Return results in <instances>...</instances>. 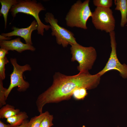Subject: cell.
Segmentation results:
<instances>
[{
  "label": "cell",
  "mask_w": 127,
  "mask_h": 127,
  "mask_svg": "<svg viewBox=\"0 0 127 127\" xmlns=\"http://www.w3.org/2000/svg\"><path fill=\"white\" fill-rule=\"evenodd\" d=\"M114 4L116 6L115 10L121 12L120 25L123 27L127 23V0H115Z\"/></svg>",
  "instance_id": "8fae6325"
},
{
  "label": "cell",
  "mask_w": 127,
  "mask_h": 127,
  "mask_svg": "<svg viewBox=\"0 0 127 127\" xmlns=\"http://www.w3.org/2000/svg\"><path fill=\"white\" fill-rule=\"evenodd\" d=\"M92 22L97 29L110 33L114 31L115 20L110 8L96 7L92 12Z\"/></svg>",
  "instance_id": "52a82bcc"
},
{
  "label": "cell",
  "mask_w": 127,
  "mask_h": 127,
  "mask_svg": "<svg viewBox=\"0 0 127 127\" xmlns=\"http://www.w3.org/2000/svg\"><path fill=\"white\" fill-rule=\"evenodd\" d=\"M8 50L4 48H0V59L4 58L6 55L9 53Z\"/></svg>",
  "instance_id": "44dd1931"
},
{
  "label": "cell",
  "mask_w": 127,
  "mask_h": 127,
  "mask_svg": "<svg viewBox=\"0 0 127 127\" xmlns=\"http://www.w3.org/2000/svg\"><path fill=\"white\" fill-rule=\"evenodd\" d=\"M49 112L48 111L42 113L38 116H35L29 121L27 127H40L41 123L44 117Z\"/></svg>",
  "instance_id": "9a60e30c"
},
{
  "label": "cell",
  "mask_w": 127,
  "mask_h": 127,
  "mask_svg": "<svg viewBox=\"0 0 127 127\" xmlns=\"http://www.w3.org/2000/svg\"><path fill=\"white\" fill-rule=\"evenodd\" d=\"M9 62V61L6 57L0 59V79L3 81L5 77V65Z\"/></svg>",
  "instance_id": "ffe728a7"
},
{
  "label": "cell",
  "mask_w": 127,
  "mask_h": 127,
  "mask_svg": "<svg viewBox=\"0 0 127 127\" xmlns=\"http://www.w3.org/2000/svg\"><path fill=\"white\" fill-rule=\"evenodd\" d=\"M71 45V61L78 62L77 68L79 72L88 71L92 69L96 58L95 48L92 46L84 47L78 43Z\"/></svg>",
  "instance_id": "277c9868"
},
{
  "label": "cell",
  "mask_w": 127,
  "mask_h": 127,
  "mask_svg": "<svg viewBox=\"0 0 127 127\" xmlns=\"http://www.w3.org/2000/svg\"><path fill=\"white\" fill-rule=\"evenodd\" d=\"M11 37H6L2 36L1 35H0V40H9L11 39Z\"/></svg>",
  "instance_id": "603a6c76"
},
{
  "label": "cell",
  "mask_w": 127,
  "mask_h": 127,
  "mask_svg": "<svg viewBox=\"0 0 127 127\" xmlns=\"http://www.w3.org/2000/svg\"><path fill=\"white\" fill-rule=\"evenodd\" d=\"M44 18L46 22L49 23L52 31L51 34L55 36L58 44L61 45L64 48L68 44H75L77 43L73 33L69 30L59 25L58 20L55 18L52 13L48 12Z\"/></svg>",
  "instance_id": "5b68a950"
},
{
  "label": "cell",
  "mask_w": 127,
  "mask_h": 127,
  "mask_svg": "<svg viewBox=\"0 0 127 127\" xmlns=\"http://www.w3.org/2000/svg\"><path fill=\"white\" fill-rule=\"evenodd\" d=\"M0 127H11L10 124H6L0 121Z\"/></svg>",
  "instance_id": "cb8c5ba5"
},
{
  "label": "cell",
  "mask_w": 127,
  "mask_h": 127,
  "mask_svg": "<svg viewBox=\"0 0 127 127\" xmlns=\"http://www.w3.org/2000/svg\"><path fill=\"white\" fill-rule=\"evenodd\" d=\"M38 24L36 20H34L28 27L25 28H19L14 27L12 28L13 31L7 33H2L1 35L6 37H10L12 36H18L23 38L25 40L26 44L32 45L31 40L32 32L34 30H37Z\"/></svg>",
  "instance_id": "9c48e42d"
},
{
  "label": "cell",
  "mask_w": 127,
  "mask_h": 127,
  "mask_svg": "<svg viewBox=\"0 0 127 127\" xmlns=\"http://www.w3.org/2000/svg\"><path fill=\"white\" fill-rule=\"evenodd\" d=\"M101 76L98 73L91 75L89 71L79 72L72 76L56 72L51 86L37 99L38 111L41 114L46 104L69 99L77 89L83 88L90 90L96 88L99 83Z\"/></svg>",
  "instance_id": "6da1fadb"
},
{
  "label": "cell",
  "mask_w": 127,
  "mask_h": 127,
  "mask_svg": "<svg viewBox=\"0 0 127 127\" xmlns=\"http://www.w3.org/2000/svg\"><path fill=\"white\" fill-rule=\"evenodd\" d=\"M53 117V115L49 113L42 120L40 127H51L53 125L52 121Z\"/></svg>",
  "instance_id": "ac0fdd59"
},
{
  "label": "cell",
  "mask_w": 127,
  "mask_h": 127,
  "mask_svg": "<svg viewBox=\"0 0 127 127\" xmlns=\"http://www.w3.org/2000/svg\"><path fill=\"white\" fill-rule=\"evenodd\" d=\"M27 113L24 111H20L17 114L7 119L6 122L11 127H14L21 125L28 118Z\"/></svg>",
  "instance_id": "4fadbf2b"
},
{
  "label": "cell",
  "mask_w": 127,
  "mask_h": 127,
  "mask_svg": "<svg viewBox=\"0 0 127 127\" xmlns=\"http://www.w3.org/2000/svg\"><path fill=\"white\" fill-rule=\"evenodd\" d=\"M10 60L13 66V70L10 75V84L5 92L6 100L11 91L14 87H17V90L20 92H24L29 88L30 84L28 82L24 79L23 74L25 71H30L32 70L31 67L29 64H26L23 66L19 65L15 58H11Z\"/></svg>",
  "instance_id": "8992f818"
},
{
  "label": "cell",
  "mask_w": 127,
  "mask_h": 127,
  "mask_svg": "<svg viewBox=\"0 0 127 127\" xmlns=\"http://www.w3.org/2000/svg\"><path fill=\"white\" fill-rule=\"evenodd\" d=\"M94 5L96 7L110 8L112 5V0H94Z\"/></svg>",
  "instance_id": "2e32d148"
},
{
  "label": "cell",
  "mask_w": 127,
  "mask_h": 127,
  "mask_svg": "<svg viewBox=\"0 0 127 127\" xmlns=\"http://www.w3.org/2000/svg\"><path fill=\"white\" fill-rule=\"evenodd\" d=\"M7 89L3 86V80L0 79V107L6 104L5 97L6 91Z\"/></svg>",
  "instance_id": "d6986e66"
},
{
  "label": "cell",
  "mask_w": 127,
  "mask_h": 127,
  "mask_svg": "<svg viewBox=\"0 0 127 127\" xmlns=\"http://www.w3.org/2000/svg\"><path fill=\"white\" fill-rule=\"evenodd\" d=\"M0 46L1 48L8 51H16L19 53L27 50L34 51L36 50L35 48L32 45L24 44L21 42L19 37L9 40H0Z\"/></svg>",
  "instance_id": "30bf717a"
},
{
  "label": "cell",
  "mask_w": 127,
  "mask_h": 127,
  "mask_svg": "<svg viewBox=\"0 0 127 127\" xmlns=\"http://www.w3.org/2000/svg\"><path fill=\"white\" fill-rule=\"evenodd\" d=\"M109 35L111 49L110 56L104 68L98 73L101 76L107 72L115 70L118 71L123 78L127 79V65L125 64H122L117 56V44L115 31L110 33Z\"/></svg>",
  "instance_id": "ba28073f"
},
{
  "label": "cell",
  "mask_w": 127,
  "mask_h": 127,
  "mask_svg": "<svg viewBox=\"0 0 127 127\" xmlns=\"http://www.w3.org/2000/svg\"><path fill=\"white\" fill-rule=\"evenodd\" d=\"M20 110L15 109L13 106L7 104L2 107L0 109V118L7 119L19 113Z\"/></svg>",
  "instance_id": "5bb4252c"
},
{
  "label": "cell",
  "mask_w": 127,
  "mask_h": 127,
  "mask_svg": "<svg viewBox=\"0 0 127 127\" xmlns=\"http://www.w3.org/2000/svg\"><path fill=\"white\" fill-rule=\"evenodd\" d=\"M18 1L17 4L13 6L10 10L12 16L15 17L19 13L32 16L38 24V34L43 36L44 30L47 31L51 27L50 25H46L43 23L39 17L40 12L45 10L44 7L41 3L35 0H19Z\"/></svg>",
  "instance_id": "3957f363"
},
{
  "label": "cell",
  "mask_w": 127,
  "mask_h": 127,
  "mask_svg": "<svg viewBox=\"0 0 127 127\" xmlns=\"http://www.w3.org/2000/svg\"><path fill=\"white\" fill-rule=\"evenodd\" d=\"M0 2L1 5L0 10V15H2L4 18L5 28H6L8 13L12 7L17 4L18 1L16 0H0Z\"/></svg>",
  "instance_id": "7c38bea8"
},
{
  "label": "cell",
  "mask_w": 127,
  "mask_h": 127,
  "mask_svg": "<svg viewBox=\"0 0 127 127\" xmlns=\"http://www.w3.org/2000/svg\"><path fill=\"white\" fill-rule=\"evenodd\" d=\"M29 121L27 119L24 120L22 124L20 125L14 127H27V125Z\"/></svg>",
  "instance_id": "7402d4cb"
},
{
  "label": "cell",
  "mask_w": 127,
  "mask_h": 127,
  "mask_svg": "<svg viewBox=\"0 0 127 127\" xmlns=\"http://www.w3.org/2000/svg\"><path fill=\"white\" fill-rule=\"evenodd\" d=\"M89 0L83 2L78 0L71 6L65 18L68 26L87 29V22L92 14L89 5Z\"/></svg>",
  "instance_id": "7a4b0ae2"
},
{
  "label": "cell",
  "mask_w": 127,
  "mask_h": 127,
  "mask_svg": "<svg viewBox=\"0 0 127 127\" xmlns=\"http://www.w3.org/2000/svg\"><path fill=\"white\" fill-rule=\"evenodd\" d=\"M87 90L83 88L77 89L74 91L72 96L76 99H83L87 95Z\"/></svg>",
  "instance_id": "e0dca14e"
}]
</instances>
